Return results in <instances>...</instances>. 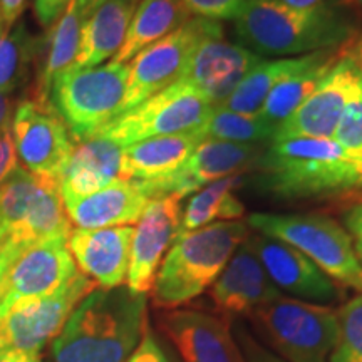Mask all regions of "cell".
Returning <instances> with one entry per match:
<instances>
[{"label": "cell", "instance_id": "25", "mask_svg": "<svg viewBox=\"0 0 362 362\" xmlns=\"http://www.w3.org/2000/svg\"><path fill=\"white\" fill-rule=\"evenodd\" d=\"M205 141L202 131L156 136L123 148V180L156 181L165 178L188 160Z\"/></svg>", "mask_w": 362, "mask_h": 362}, {"label": "cell", "instance_id": "27", "mask_svg": "<svg viewBox=\"0 0 362 362\" xmlns=\"http://www.w3.org/2000/svg\"><path fill=\"white\" fill-rule=\"evenodd\" d=\"M192 19L181 0H141L131 19L128 34L111 62L128 64L143 49L166 37Z\"/></svg>", "mask_w": 362, "mask_h": 362}, {"label": "cell", "instance_id": "44", "mask_svg": "<svg viewBox=\"0 0 362 362\" xmlns=\"http://www.w3.org/2000/svg\"><path fill=\"white\" fill-rule=\"evenodd\" d=\"M16 110V99L13 93H2L0 90V129L12 123L13 111Z\"/></svg>", "mask_w": 362, "mask_h": 362}, {"label": "cell", "instance_id": "4", "mask_svg": "<svg viewBox=\"0 0 362 362\" xmlns=\"http://www.w3.org/2000/svg\"><path fill=\"white\" fill-rule=\"evenodd\" d=\"M250 232L242 220L216 221L176 238L158 269L153 304L176 309L215 284L240 243Z\"/></svg>", "mask_w": 362, "mask_h": 362}, {"label": "cell", "instance_id": "46", "mask_svg": "<svg viewBox=\"0 0 362 362\" xmlns=\"http://www.w3.org/2000/svg\"><path fill=\"white\" fill-rule=\"evenodd\" d=\"M104 2H106V0H78L79 11H81V16H83V19H86V17H88L89 13L94 11V8L99 7Z\"/></svg>", "mask_w": 362, "mask_h": 362}, {"label": "cell", "instance_id": "1", "mask_svg": "<svg viewBox=\"0 0 362 362\" xmlns=\"http://www.w3.org/2000/svg\"><path fill=\"white\" fill-rule=\"evenodd\" d=\"M148 329V297L128 287L94 288L52 341V362H126Z\"/></svg>", "mask_w": 362, "mask_h": 362}, {"label": "cell", "instance_id": "37", "mask_svg": "<svg viewBox=\"0 0 362 362\" xmlns=\"http://www.w3.org/2000/svg\"><path fill=\"white\" fill-rule=\"evenodd\" d=\"M126 362H173V359L168 356V352L163 349L160 341L148 327L139 346L136 347V351Z\"/></svg>", "mask_w": 362, "mask_h": 362}, {"label": "cell", "instance_id": "22", "mask_svg": "<svg viewBox=\"0 0 362 362\" xmlns=\"http://www.w3.org/2000/svg\"><path fill=\"white\" fill-rule=\"evenodd\" d=\"M62 200L71 223L84 230L138 223L151 202L133 180H117L96 193Z\"/></svg>", "mask_w": 362, "mask_h": 362}, {"label": "cell", "instance_id": "49", "mask_svg": "<svg viewBox=\"0 0 362 362\" xmlns=\"http://www.w3.org/2000/svg\"><path fill=\"white\" fill-rule=\"evenodd\" d=\"M354 4H357V6L362 7V0H354Z\"/></svg>", "mask_w": 362, "mask_h": 362}, {"label": "cell", "instance_id": "12", "mask_svg": "<svg viewBox=\"0 0 362 362\" xmlns=\"http://www.w3.org/2000/svg\"><path fill=\"white\" fill-rule=\"evenodd\" d=\"M11 131L22 166L59 181L76 146L71 131L51 104L37 99L22 101L13 112Z\"/></svg>", "mask_w": 362, "mask_h": 362}, {"label": "cell", "instance_id": "9", "mask_svg": "<svg viewBox=\"0 0 362 362\" xmlns=\"http://www.w3.org/2000/svg\"><path fill=\"white\" fill-rule=\"evenodd\" d=\"M214 110V104L203 98L192 84L178 79L133 110L117 116L96 136L124 148L156 136L200 131Z\"/></svg>", "mask_w": 362, "mask_h": 362}, {"label": "cell", "instance_id": "35", "mask_svg": "<svg viewBox=\"0 0 362 362\" xmlns=\"http://www.w3.org/2000/svg\"><path fill=\"white\" fill-rule=\"evenodd\" d=\"M188 12L206 21H235L248 0H181Z\"/></svg>", "mask_w": 362, "mask_h": 362}, {"label": "cell", "instance_id": "51", "mask_svg": "<svg viewBox=\"0 0 362 362\" xmlns=\"http://www.w3.org/2000/svg\"><path fill=\"white\" fill-rule=\"evenodd\" d=\"M361 293H362V292H361Z\"/></svg>", "mask_w": 362, "mask_h": 362}, {"label": "cell", "instance_id": "17", "mask_svg": "<svg viewBox=\"0 0 362 362\" xmlns=\"http://www.w3.org/2000/svg\"><path fill=\"white\" fill-rule=\"evenodd\" d=\"M181 211V198L178 197L155 198L148 203L131 242L126 279L129 291L144 296L151 292L163 257L178 237Z\"/></svg>", "mask_w": 362, "mask_h": 362}, {"label": "cell", "instance_id": "40", "mask_svg": "<svg viewBox=\"0 0 362 362\" xmlns=\"http://www.w3.org/2000/svg\"><path fill=\"white\" fill-rule=\"evenodd\" d=\"M69 0H34L35 19L42 27H51L66 11Z\"/></svg>", "mask_w": 362, "mask_h": 362}, {"label": "cell", "instance_id": "3", "mask_svg": "<svg viewBox=\"0 0 362 362\" xmlns=\"http://www.w3.org/2000/svg\"><path fill=\"white\" fill-rule=\"evenodd\" d=\"M354 33L351 17L330 4L298 8L282 0H248L235 19L238 44L260 57L337 51L351 42Z\"/></svg>", "mask_w": 362, "mask_h": 362}, {"label": "cell", "instance_id": "2", "mask_svg": "<svg viewBox=\"0 0 362 362\" xmlns=\"http://www.w3.org/2000/svg\"><path fill=\"white\" fill-rule=\"evenodd\" d=\"M253 170L259 187L280 200H317L362 189V160L334 139L275 141Z\"/></svg>", "mask_w": 362, "mask_h": 362}, {"label": "cell", "instance_id": "24", "mask_svg": "<svg viewBox=\"0 0 362 362\" xmlns=\"http://www.w3.org/2000/svg\"><path fill=\"white\" fill-rule=\"evenodd\" d=\"M141 0H106L83 21L79 52L71 69L103 66L123 45Z\"/></svg>", "mask_w": 362, "mask_h": 362}, {"label": "cell", "instance_id": "26", "mask_svg": "<svg viewBox=\"0 0 362 362\" xmlns=\"http://www.w3.org/2000/svg\"><path fill=\"white\" fill-rule=\"evenodd\" d=\"M339 51V49H337ZM330 51H319L298 57L274 59V61H262L242 79L228 99L221 104L223 110L242 112V115H259L264 107L265 99L282 81L288 79L297 72L307 69L314 62L322 59Z\"/></svg>", "mask_w": 362, "mask_h": 362}, {"label": "cell", "instance_id": "32", "mask_svg": "<svg viewBox=\"0 0 362 362\" xmlns=\"http://www.w3.org/2000/svg\"><path fill=\"white\" fill-rule=\"evenodd\" d=\"M200 131L205 139L259 144L274 141L277 124L264 119L260 115H242L223 107H215L210 119Z\"/></svg>", "mask_w": 362, "mask_h": 362}, {"label": "cell", "instance_id": "31", "mask_svg": "<svg viewBox=\"0 0 362 362\" xmlns=\"http://www.w3.org/2000/svg\"><path fill=\"white\" fill-rule=\"evenodd\" d=\"M39 52V40L24 22L0 27V90L13 93L25 83Z\"/></svg>", "mask_w": 362, "mask_h": 362}, {"label": "cell", "instance_id": "45", "mask_svg": "<svg viewBox=\"0 0 362 362\" xmlns=\"http://www.w3.org/2000/svg\"><path fill=\"white\" fill-rule=\"evenodd\" d=\"M284 4L292 7H298V8H312V7H320V6H327V4L332 2V0H282Z\"/></svg>", "mask_w": 362, "mask_h": 362}, {"label": "cell", "instance_id": "19", "mask_svg": "<svg viewBox=\"0 0 362 362\" xmlns=\"http://www.w3.org/2000/svg\"><path fill=\"white\" fill-rule=\"evenodd\" d=\"M161 327L183 362H243L223 317L194 309H176L161 317Z\"/></svg>", "mask_w": 362, "mask_h": 362}, {"label": "cell", "instance_id": "20", "mask_svg": "<svg viewBox=\"0 0 362 362\" xmlns=\"http://www.w3.org/2000/svg\"><path fill=\"white\" fill-rule=\"evenodd\" d=\"M279 296L282 292L272 284L248 237L240 243L210 288L215 309L230 322L238 315L250 317L259 307Z\"/></svg>", "mask_w": 362, "mask_h": 362}, {"label": "cell", "instance_id": "47", "mask_svg": "<svg viewBox=\"0 0 362 362\" xmlns=\"http://www.w3.org/2000/svg\"><path fill=\"white\" fill-rule=\"evenodd\" d=\"M359 66H361V71H362V39H361V44H359Z\"/></svg>", "mask_w": 362, "mask_h": 362}, {"label": "cell", "instance_id": "33", "mask_svg": "<svg viewBox=\"0 0 362 362\" xmlns=\"http://www.w3.org/2000/svg\"><path fill=\"white\" fill-rule=\"evenodd\" d=\"M339 334L329 362H362V293L337 310Z\"/></svg>", "mask_w": 362, "mask_h": 362}, {"label": "cell", "instance_id": "34", "mask_svg": "<svg viewBox=\"0 0 362 362\" xmlns=\"http://www.w3.org/2000/svg\"><path fill=\"white\" fill-rule=\"evenodd\" d=\"M332 139L347 153L362 160V76L344 107Z\"/></svg>", "mask_w": 362, "mask_h": 362}, {"label": "cell", "instance_id": "16", "mask_svg": "<svg viewBox=\"0 0 362 362\" xmlns=\"http://www.w3.org/2000/svg\"><path fill=\"white\" fill-rule=\"evenodd\" d=\"M248 242L272 284L287 297L319 305L332 304L341 297L337 284L297 248L260 233L248 235Z\"/></svg>", "mask_w": 362, "mask_h": 362}, {"label": "cell", "instance_id": "28", "mask_svg": "<svg viewBox=\"0 0 362 362\" xmlns=\"http://www.w3.org/2000/svg\"><path fill=\"white\" fill-rule=\"evenodd\" d=\"M245 183L242 173L226 176L214 181L208 187L198 189L181 211L178 237H183L194 230H200L216 221L242 220L245 215V206L235 197V189Z\"/></svg>", "mask_w": 362, "mask_h": 362}, {"label": "cell", "instance_id": "29", "mask_svg": "<svg viewBox=\"0 0 362 362\" xmlns=\"http://www.w3.org/2000/svg\"><path fill=\"white\" fill-rule=\"evenodd\" d=\"M83 16H81L78 0H69L66 11L52 25L47 42H45L44 64L40 69L35 89V98L40 103H49L52 84L61 74L74 66L79 52L81 29H83ZM51 104V103H49Z\"/></svg>", "mask_w": 362, "mask_h": 362}, {"label": "cell", "instance_id": "50", "mask_svg": "<svg viewBox=\"0 0 362 362\" xmlns=\"http://www.w3.org/2000/svg\"><path fill=\"white\" fill-rule=\"evenodd\" d=\"M0 27H2V19H0Z\"/></svg>", "mask_w": 362, "mask_h": 362}, {"label": "cell", "instance_id": "23", "mask_svg": "<svg viewBox=\"0 0 362 362\" xmlns=\"http://www.w3.org/2000/svg\"><path fill=\"white\" fill-rule=\"evenodd\" d=\"M117 180H123V146L96 136L74 148L59 187L62 198H79Z\"/></svg>", "mask_w": 362, "mask_h": 362}, {"label": "cell", "instance_id": "6", "mask_svg": "<svg viewBox=\"0 0 362 362\" xmlns=\"http://www.w3.org/2000/svg\"><path fill=\"white\" fill-rule=\"evenodd\" d=\"M247 225L287 243L314 262L334 282L362 292V267L346 228L320 214H252Z\"/></svg>", "mask_w": 362, "mask_h": 362}, {"label": "cell", "instance_id": "7", "mask_svg": "<svg viewBox=\"0 0 362 362\" xmlns=\"http://www.w3.org/2000/svg\"><path fill=\"white\" fill-rule=\"evenodd\" d=\"M57 180L17 166L0 187V228L25 248L44 242H67L72 226Z\"/></svg>", "mask_w": 362, "mask_h": 362}, {"label": "cell", "instance_id": "30", "mask_svg": "<svg viewBox=\"0 0 362 362\" xmlns=\"http://www.w3.org/2000/svg\"><path fill=\"white\" fill-rule=\"evenodd\" d=\"M339 54H341V51H330L322 59H319L314 64L307 67V69L282 81L269 94V98L265 99L264 107H262L259 115L264 119L275 123L277 126L287 119L314 93L325 76V72L329 71V67L339 57Z\"/></svg>", "mask_w": 362, "mask_h": 362}, {"label": "cell", "instance_id": "36", "mask_svg": "<svg viewBox=\"0 0 362 362\" xmlns=\"http://www.w3.org/2000/svg\"><path fill=\"white\" fill-rule=\"evenodd\" d=\"M233 337L237 341L243 362H287L275 354V352H272L262 346L260 342H257V339L250 336L242 325L235 327Z\"/></svg>", "mask_w": 362, "mask_h": 362}, {"label": "cell", "instance_id": "18", "mask_svg": "<svg viewBox=\"0 0 362 362\" xmlns=\"http://www.w3.org/2000/svg\"><path fill=\"white\" fill-rule=\"evenodd\" d=\"M78 272L67 242L54 240L29 247L8 270L0 291V315L16 302L57 292Z\"/></svg>", "mask_w": 362, "mask_h": 362}, {"label": "cell", "instance_id": "21", "mask_svg": "<svg viewBox=\"0 0 362 362\" xmlns=\"http://www.w3.org/2000/svg\"><path fill=\"white\" fill-rule=\"evenodd\" d=\"M133 233V226L76 228L67 240V248L81 274L99 288H116L128 279Z\"/></svg>", "mask_w": 362, "mask_h": 362}, {"label": "cell", "instance_id": "11", "mask_svg": "<svg viewBox=\"0 0 362 362\" xmlns=\"http://www.w3.org/2000/svg\"><path fill=\"white\" fill-rule=\"evenodd\" d=\"M220 29H223L220 22L192 17L175 33L143 49L129 64L123 112L175 84L183 76L197 45Z\"/></svg>", "mask_w": 362, "mask_h": 362}, {"label": "cell", "instance_id": "48", "mask_svg": "<svg viewBox=\"0 0 362 362\" xmlns=\"http://www.w3.org/2000/svg\"><path fill=\"white\" fill-rule=\"evenodd\" d=\"M4 240H6V235H4V232H2V228H0V243L4 242Z\"/></svg>", "mask_w": 362, "mask_h": 362}, {"label": "cell", "instance_id": "15", "mask_svg": "<svg viewBox=\"0 0 362 362\" xmlns=\"http://www.w3.org/2000/svg\"><path fill=\"white\" fill-rule=\"evenodd\" d=\"M264 61L240 44L225 40L223 29L206 35L189 57L180 79L193 86L214 106H221L253 67Z\"/></svg>", "mask_w": 362, "mask_h": 362}, {"label": "cell", "instance_id": "10", "mask_svg": "<svg viewBox=\"0 0 362 362\" xmlns=\"http://www.w3.org/2000/svg\"><path fill=\"white\" fill-rule=\"evenodd\" d=\"M98 288L84 274H78L47 297L16 302L0 315V349L40 352L57 337L72 310Z\"/></svg>", "mask_w": 362, "mask_h": 362}, {"label": "cell", "instance_id": "39", "mask_svg": "<svg viewBox=\"0 0 362 362\" xmlns=\"http://www.w3.org/2000/svg\"><path fill=\"white\" fill-rule=\"evenodd\" d=\"M344 225L349 233L356 257L362 267V202H357L344 214Z\"/></svg>", "mask_w": 362, "mask_h": 362}, {"label": "cell", "instance_id": "38", "mask_svg": "<svg viewBox=\"0 0 362 362\" xmlns=\"http://www.w3.org/2000/svg\"><path fill=\"white\" fill-rule=\"evenodd\" d=\"M17 160L19 158H17L16 144H13L11 124H7L0 129V187L19 166Z\"/></svg>", "mask_w": 362, "mask_h": 362}, {"label": "cell", "instance_id": "41", "mask_svg": "<svg viewBox=\"0 0 362 362\" xmlns=\"http://www.w3.org/2000/svg\"><path fill=\"white\" fill-rule=\"evenodd\" d=\"M24 250H27L24 245H19L11 238H6L0 243V291H2L4 282H6L8 270L12 269V265L16 264V260L19 259Z\"/></svg>", "mask_w": 362, "mask_h": 362}, {"label": "cell", "instance_id": "43", "mask_svg": "<svg viewBox=\"0 0 362 362\" xmlns=\"http://www.w3.org/2000/svg\"><path fill=\"white\" fill-rule=\"evenodd\" d=\"M0 362H40V352L0 349Z\"/></svg>", "mask_w": 362, "mask_h": 362}, {"label": "cell", "instance_id": "8", "mask_svg": "<svg viewBox=\"0 0 362 362\" xmlns=\"http://www.w3.org/2000/svg\"><path fill=\"white\" fill-rule=\"evenodd\" d=\"M250 319L275 354L287 362H329L337 342V310L327 305L279 296Z\"/></svg>", "mask_w": 362, "mask_h": 362}, {"label": "cell", "instance_id": "42", "mask_svg": "<svg viewBox=\"0 0 362 362\" xmlns=\"http://www.w3.org/2000/svg\"><path fill=\"white\" fill-rule=\"evenodd\" d=\"M27 0H0V19L2 25H12L24 12Z\"/></svg>", "mask_w": 362, "mask_h": 362}, {"label": "cell", "instance_id": "13", "mask_svg": "<svg viewBox=\"0 0 362 362\" xmlns=\"http://www.w3.org/2000/svg\"><path fill=\"white\" fill-rule=\"evenodd\" d=\"M361 76L359 61L352 54H339L314 93L277 126L272 143L297 138L332 139Z\"/></svg>", "mask_w": 362, "mask_h": 362}, {"label": "cell", "instance_id": "5", "mask_svg": "<svg viewBox=\"0 0 362 362\" xmlns=\"http://www.w3.org/2000/svg\"><path fill=\"white\" fill-rule=\"evenodd\" d=\"M129 64H103L69 69L52 84L49 103L76 141L94 138L123 115Z\"/></svg>", "mask_w": 362, "mask_h": 362}, {"label": "cell", "instance_id": "14", "mask_svg": "<svg viewBox=\"0 0 362 362\" xmlns=\"http://www.w3.org/2000/svg\"><path fill=\"white\" fill-rule=\"evenodd\" d=\"M262 151L264 149L259 144L205 139L175 173L156 181L136 183L149 200L163 197H178L183 200L187 194L198 192L214 181L238 175L243 170H253Z\"/></svg>", "mask_w": 362, "mask_h": 362}]
</instances>
